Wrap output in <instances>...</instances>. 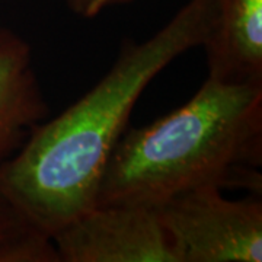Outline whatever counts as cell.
Segmentation results:
<instances>
[{"label":"cell","instance_id":"cell-1","mask_svg":"<svg viewBox=\"0 0 262 262\" xmlns=\"http://www.w3.org/2000/svg\"><path fill=\"white\" fill-rule=\"evenodd\" d=\"M215 0H188L143 42L128 41L113 67L66 111L29 133L0 163V189L47 236L96 203L103 169L151 80L173 60L201 47Z\"/></svg>","mask_w":262,"mask_h":262},{"label":"cell","instance_id":"cell-2","mask_svg":"<svg viewBox=\"0 0 262 262\" xmlns=\"http://www.w3.org/2000/svg\"><path fill=\"white\" fill-rule=\"evenodd\" d=\"M262 84L207 77L173 113L122 133L95 204L155 207L200 187L244 188L261 195Z\"/></svg>","mask_w":262,"mask_h":262},{"label":"cell","instance_id":"cell-3","mask_svg":"<svg viewBox=\"0 0 262 262\" xmlns=\"http://www.w3.org/2000/svg\"><path fill=\"white\" fill-rule=\"evenodd\" d=\"M181 262H262V201L200 187L155 206Z\"/></svg>","mask_w":262,"mask_h":262},{"label":"cell","instance_id":"cell-4","mask_svg":"<svg viewBox=\"0 0 262 262\" xmlns=\"http://www.w3.org/2000/svg\"><path fill=\"white\" fill-rule=\"evenodd\" d=\"M60 262H181L155 207L95 204L51 236Z\"/></svg>","mask_w":262,"mask_h":262},{"label":"cell","instance_id":"cell-5","mask_svg":"<svg viewBox=\"0 0 262 262\" xmlns=\"http://www.w3.org/2000/svg\"><path fill=\"white\" fill-rule=\"evenodd\" d=\"M208 77L262 84V0H215L204 44Z\"/></svg>","mask_w":262,"mask_h":262},{"label":"cell","instance_id":"cell-6","mask_svg":"<svg viewBox=\"0 0 262 262\" xmlns=\"http://www.w3.org/2000/svg\"><path fill=\"white\" fill-rule=\"evenodd\" d=\"M46 114L29 44L0 27V163L22 146Z\"/></svg>","mask_w":262,"mask_h":262},{"label":"cell","instance_id":"cell-7","mask_svg":"<svg viewBox=\"0 0 262 262\" xmlns=\"http://www.w3.org/2000/svg\"><path fill=\"white\" fill-rule=\"evenodd\" d=\"M0 262H60L51 237L32 225L2 189Z\"/></svg>","mask_w":262,"mask_h":262},{"label":"cell","instance_id":"cell-8","mask_svg":"<svg viewBox=\"0 0 262 262\" xmlns=\"http://www.w3.org/2000/svg\"><path fill=\"white\" fill-rule=\"evenodd\" d=\"M136 0H66L70 10L82 18H94L103 9H108L115 5L131 3Z\"/></svg>","mask_w":262,"mask_h":262}]
</instances>
